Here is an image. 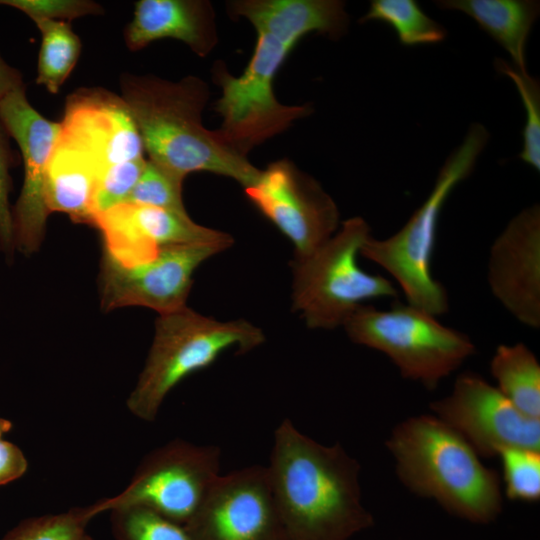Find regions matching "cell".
Here are the masks:
<instances>
[{
    "mask_svg": "<svg viewBox=\"0 0 540 540\" xmlns=\"http://www.w3.org/2000/svg\"><path fill=\"white\" fill-rule=\"evenodd\" d=\"M230 6L233 14L253 25L257 41L240 76L222 65L215 67L216 83L222 90L215 110L222 118L218 131L247 156L249 150L311 112L309 105H283L274 95L275 76L292 49L312 32L340 38L348 29L349 17L339 0H242Z\"/></svg>",
    "mask_w": 540,
    "mask_h": 540,
    "instance_id": "obj_1",
    "label": "cell"
},
{
    "mask_svg": "<svg viewBox=\"0 0 540 540\" xmlns=\"http://www.w3.org/2000/svg\"><path fill=\"white\" fill-rule=\"evenodd\" d=\"M266 467L286 540H349L373 525L360 464L340 443L323 445L285 418Z\"/></svg>",
    "mask_w": 540,
    "mask_h": 540,
    "instance_id": "obj_2",
    "label": "cell"
},
{
    "mask_svg": "<svg viewBox=\"0 0 540 540\" xmlns=\"http://www.w3.org/2000/svg\"><path fill=\"white\" fill-rule=\"evenodd\" d=\"M122 98L140 133L149 161L184 180L193 172H210L251 186L261 170L217 131L202 123L209 90L187 76L171 82L155 76L125 75Z\"/></svg>",
    "mask_w": 540,
    "mask_h": 540,
    "instance_id": "obj_3",
    "label": "cell"
},
{
    "mask_svg": "<svg viewBox=\"0 0 540 540\" xmlns=\"http://www.w3.org/2000/svg\"><path fill=\"white\" fill-rule=\"evenodd\" d=\"M386 446L399 480L412 493L434 499L447 512L474 523H489L501 513L499 474L435 415L399 423Z\"/></svg>",
    "mask_w": 540,
    "mask_h": 540,
    "instance_id": "obj_4",
    "label": "cell"
},
{
    "mask_svg": "<svg viewBox=\"0 0 540 540\" xmlns=\"http://www.w3.org/2000/svg\"><path fill=\"white\" fill-rule=\"evenodd\" d=\"M488 141V130L472 124L440 168L430 194L404 226L385 239L370 236L360 250V255L392 276L407 304L436 317L449 310L447 291L432 273L440 214L452 191L472 173Z\"/></svg>",
    "mask_w": 540,
    "mask_h": 540,
    "instance_id": "obj_5",
    "label": "cell"
},
{
    "mask_svg": "<svg viewBox=\"0 0 540 540\" xmlns=\"http://www.w3.org/2000/svg\"><path fill=\"white\" fill-rule=\"evenodd\" d=\"M264 341L262 330L244 319L221 322L186 306L161 314L126 406L136 418L153 422L167 395L186 377L210 366L227 350L244 354Z\"/></svg>",
    "mask_w": 540,
    "mask_h": 540,
    "instance_id": "obj_6",
    "label": "cell"
},
{
    "mask_svg": "<svg viewBox=\"0 0 540 540\" xmlns=\"http://www.w3.org/2000/svg\"><path fill=\"white\" fill-rule=\"evenodd\" d=\"M370 236V226L362 217L349 218L322 246L293 262V309L309 328L343 326L366 301L397 298L389 279L358 265L361 247Z\"/></svg>",
    "mask_w": 540,
    "mask_h": 540,
    "instance_id": "obj_7",
    "label": "cell"
},
{
    "mask_svg": "<svg viewBox=\"0 0 540 540\" xmlns=\"http://www.w3.org/2000/svg\"><path fill=\"white\" fill-rule=\"evenodd\" d=\"M343 327L352 342L382 352L402 377L428 390H434L476 352L465 333L443 325L420 308L398 301L386 310L364 304Z\"/></svg>",
    "mask_w": 540,
    "mask_h": 540,
    "instance_id": "obj_8",
    "label": "cell"
},
{
    "mask_svg": "<svg viewBox=\"0 0 540 540\" xmlns=\"http://www.w3.org/2000/svg\"><path fill=\"white\" fill-rule=\"evenodd\" d=\"M220 463L219 446L171 440L143 457L120 493L93 503L95 513L141 506L185 525L221 474Z\"/></svg>",
    "mask_w": 540,
    "mask_h": 540,
    "instance_id": "obj_9",
    "label": "cell"
},
{
    "mask_svg": "<svg viewBox=\"0 0 540 540\" xmlns=\"http://www.w3.org/2000/svg\"><path fill=\"white\" fill-rule=\"evenodd\" d=\"M435 416L458 432L480 457L506 448L540 451V419L528 417L481 375L459 374L451 393L430 404Z\"/></svg>",
    "mask_w": 540,
    "mask_h": 540,
    "instance_id": "obj_10",
    "label": "cell"
},
{
    "mask_svg": "<svg viewBox=\"0 0 540 540\" xmlns=\"http://www.w3.org/2000/svg\"><path fill=\"white\" fill-rule=\"evenodd\" d=\"M244 190L253 205L291 241L295 259L310 255L338 230L339 211L334 200L288 159L269 164Z\"/></svg>",
    "mask_w": 540,
    "mask_h": 540,
    "instance_id": "obj_11",
    "label": "cell"
},
{
    "mask_svg": "<svg viewBox=\"0 0 540 540\" xmlns=\"http://www.w3.org/2000/svg\"><path fill=\"white\" fill-rule=\"evenodd\" d=\"M192 540H286L266 466L220 474L184 525Z\"/></svg>",
    "mask_w": 540,
    "mask_h": 540,
    "instance_id": "obj_12",
    "label": "cell"
},
{
    "mask_svg": "<svg viewBox=\"0 0 540 540\" xmlns=\"http://www.w3.org/2000/svg\"><path fill=\"white\" fill-rule=\"evenodd\" d=\"M224 244H184L162 247L150 261L123 266L104 254L101 305L109 311L143 306L160 315L185 307L195 270Z\"/></svg>",
    "mask_w": 540,
    "mask_h": 540,
    "instance_id": "obj_13",
    "label": "cell"
},
{
    "mask_svg": "<svg viewBox=\"0 0 540 540\" xmlns=\"http://www.w3.org/2000/svg\"><path fill=\"white\" fill-rule=\"evenodd\" d=\"M0 117L21 153L23 186L12 209L14 244L24 253L39 247L49 211L45 203L46 168L61 130V123L48 120L29 103L26 87L0 101Z\"/></svg>",
    "mask_w": 540,
    "mask_h": 540,
    "instance_id": "obj_14",
    "label": "cell"
},
{
    "mask_svg": "<svg viewBox=\"0 0 540 540\" xmlns=\"http://www.w3.org/2000/svg\"><path fill=\"white\" fill-rule=\"evenodd\" d=\"M103 237L105 255L129 267L155 258L162 247L184 244H224L232 237L195 223L188 214L122 203L94 216Z\"/></svg>",
    "mask_w": 540,
    "mask_h": 540,
    "instance_id": "obj_15",
    "label": "cell"
},
{
    "mask_svg": "<svg viewBox=\"0 0 540 540\" xmlns=\"http://www.w3.org/2000/svg\"><path fill=\"white\" fill-rule=\"evenodd\" d=\"M487 281L493 296L521 324L540 327V206L516 214L493 241Z\"/></svg>",
    "mask_w": 540,
    "mask_h": 540,
    "instance_id": "obj_16",
    "label": "cell"
},
{
    "mask_svg": "<svg viewBox=\"0 0 540 540\" xmlns=\"http://www.w3.org/2000/svg\"><path fill=\"white\" fill-rule=\"evenodd\" d=\"M60 134L88 153L103 171L143 159L144 146L122 97L102 88H80L67 97Z\"/></svg>",
    "mask_w": 540,
    "mask_h": 540,
    "instance_id": "obj_17",
    "label": "cell"
},
{
    "mask_svg": "<svg viewBox=\"0 0 540 540\" xmlns=\"http://www.w3.org/2000/svg\"><path fill=\"white\" fill-rule=\"evenodd\" d=\"M176 39L197 55H208L217 43L215 13L203 0H140L124 30L131 51L160 39Z\"/></svg>",
    "mask_w": 540,
    "mask_h": 540,
    "instance_id": "obj_18",
    "label": "cell"
},
{
    "mask_svg": "<svg viewBox=\"0 0 540 540\" xmlns=\"http://www.w3.org/2000/svg\"><path fill=\"white\" fill-rule=\"evenodd\" d=\"M102 173L96 160L59 134L45 174L49 213H65L76 223L93 225V197Z\"/></svg>",
    "mask_w": 540,
    "mask_h": 540,
    "instance_id": "obj_19",
    "label": "cell"
},
{
    "mask_svg": "<svg viewBox=\"0 0 540 540\" xmlns=\"http://www.w3.org/2000/svg\"><path fill=\"white\" fill-rule=\"evenodd\" d=\"M435 3L443 10L459 11L471 17L505 49L513 66L521 73H527L526 44L539 16V1L440 0Z\"/></svg>",
    "mask_w": 540,
    "mask_h": 540,
    "instance_id": "obj_20",
    "label": "cell"
},
{
    "mask_svg": "<svg viewBox=\"0 0 540 540\" xmlns=\"http://www.w3.org/2000/svg\"><path fill=\"white\" fill-rule=\"evenodd\" d=\"M490 372L508 400L528 417L540 419V364L524 343L498 345Z\"/></svg>",
    "mask_w": 540,
    "mask_h": 540,
    "instance_id": "obj_21",
    "label": "cell"
},
{
    "mask_svg": "<svg viewBox=\"0 0 540 540\" xmlns=\"http://www.w3.org/2000/svg\"><path fill=\"white\" fill-rule=\"evenodd\" d=\"M35 24L42 35L36 83L56 94L77 64L81 41L69 21L40 20Z\"/></svg>",
    "mask_w": 540,
    "mask_h": 540,
    "instance_id": "obj_22",
    "label": "cell"
},
{
    "mask_svg": "<svg viewBox=\"0 0 540 540\" xmlns=\"http://www.w3.org/2000/svg\"><path fill=\"white\" fill-rule=\"evenodd\" d=\"M390 25L404 46L436 44L447 37L446 29L430 18L414 0H373L360 22Z\"/></svg>",
    "mask_w": 540,
    "mask_h": 540,
    "instance_id": "obj_23",
    "label": "cell"
},
{
    "mask_svg": "<svg viewBox=\"0 0 540 540\" xmlns=\"http://www.w3.org/2000/svg\"><path fill=\"white\" fill-rule=\"evenodd\" d=\"M93 504L67 511L27 518L9 530L1 540H93L87 530L96 517Z\"/></svg>",
    "mask_w": 540,
    "mask_h": 540,
    "instance_id": "obj_24",
    "label": "cell"
},
{
    "mask_svg": "<svg viewBox=\"0 0 540 540\" xmlns=\"http://www.w3.org/2000/svg\"><path fill=\"white\" fill-rule=\"evenodd\" d=\"M114 540H192L186 527L141 506L112 509Z\"/></svg>",
    "mask_w": 540,
    "mask_h": 540,
    "instance_id": "obj_25",
    "label": "cell"
},
{
    "mask_svg": "<svg viewBox=\"0 0 540 540\" xmlns=\"http://www.w3.org/2000/svg\"><path fill=\"white\" fill-rule=\"evenodd\" d=\"M496 70L515 84L526 113L523 146L519 158L536 171L540 170V85L528 73H521L503 59H495Z\"/></svg>",
    "mask_w": 540,
    "mask_h": 540,
    "instance_id": "obj_26",
    "label": "cell"
},
{
    "mask_svg": "<svg viewBox=\"0 0 540 540\" xmlns=\"http://www.w3.org/2000/svg\"><path fill=\"white\" fill-rule=\"evenodd\" d=\"M501 460L506 496L511 500L537 502L540 499V451L506 448Z\"/></svg>",
    "mask_w": 540,
    "mask_h": 540,
    "instance_id": "obj_27",
    "label": "cell"
},
{
    "mask_svg": "<svg viewBox=\"0 0 540 540\" xmlns=\"http://www.w3.org/2000/svg\"><path fill=\"white\" fill-rule=\"evenodd\" d=\"M182 183V179L147 160L125 203L187 214L182 200Z\"/></svg>",
    "mask_w": 540,
    "mask_h": 540,
    "instance_id": "obj_28",
    "label": "cell"
},
{
    "mask_svg": "<svg viewBox=\"0 0 540 540\" xmlns=\"http://www.w3.org/2000/svg\"><path fill=\"white\" fill-rule=\"evenodd\" d=\"M147 160L138 159L112 165L100 175L93 197V214L125 203L138 182Z\"/></svg>",
    "mask_w": 540,
    "mask_h": 540,
    "instance_id": "obj_29",
    "label": "cell"
},
{
    "mask_svg": "<svg viewBox=\"0 0 540 540\" xmlns=\"http://www.w3.org/2000/svg\"><path fill=\"white\" fill-rule=\"evenodd\" d=\"M0 5L16 8L34 22L40 20L67 21L103 12L101 6L87 0H0Z\"/></svg>",
    "mask_w": 540,
    "mask_h": 540,
    "instance_id": "obj_30",
    "label": "cell"
},
{
    "mask_svg": "<svg viewBox=\"0 0 540 540\" xmlns=\"http://www.w3.org/2000/svg\"><path fill=\"white\" fill-rule=\"evenodd\" d=\"M10 138L0 117V240L7 248L14 245L12 209L9 203L12 180L9 171L17 159Z\"/></svg>",
    "mask_w": 540,
    "mask_h": 540,
    "instance_id": "obj_31",
    "label": "cell"
},
{
    "mask_svg": "<svg viewBox=\"0 0 540 540\" xmlns=\"http://www.w3.org/2000/svg\"><path fill=\"white\" fill-rule=\"evenodd\" d=\"M27 469L23 451L14 443L0 439V487L21 478Z\"/></svg>",
    "mask_w": 540,
    "mask_h": 540,
    "instance_id": "obj_32",
    "label": "cell"
},
{
    "mask_svg": "<svg viewBox=\"0 0 540 540\" xmlns=\"http://www.w3.org/2000/svg\"><path fill=\"white\" fill-rule=\"evenodd\" d=\"M22 74L0 56V101L15 89L24 87Z\"/></svg>",
    "mask_w": 540,
    "mask_h": 540,
    "instance_id": "obj_33",
    "label": "cell"
},
{
    "mask_svg": "<svg viewBox=\"0 0 540 540\" xmlns=\"http://www.w3.org/2000/svg\"><path fill=\"white\" fill-rule=\"evenodd\" d=\"M13 428V423L0 416V439H3L4 435L9 433Z\"/></svg>",
    "mask_w": 540,
    "mask_h": 540,
    "instance_id": "obj_34",
    "label": "cell"
}]
</instances>
